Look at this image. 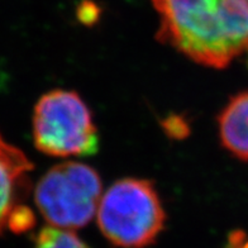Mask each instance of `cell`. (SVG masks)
Masks as SVG:
<instances>
[{"label":"cell","instance_id":"obj_1","mask_svg":"<svg viewBox=\"0 0 248 248\" xmlns=\"http://www.w3.org/2000/svg\"><path fill=\"white\" fill-rule=\"evenodd\" d=\"M157 38L193 61L224 69L248 49V0H152Z\"/></svg>","mask_w":248,"mask_h":248},{"label":"cell","instance_id":"obj_2","mask_svg":"<svg viewBox=\"0 0 248 248\" xmlns=\"http://www.w3.org/2000/svg\"><path fill=\"white\" fill-rule=\"evenodd\" d=\"M96 218L101 233L114 246L143 248L162 232L166 214L154 184L125 177L101 196Z\"/></svg>","mask_w":248,"mask_h":248},{"label":"cell","instance_id":"obj_3","mask_svg":"<svg viewBox=\"0 0 248 248\" xmlns=\"http://www.w3.org/2000/svg\"><path fill=\"white\" fill-rule=\"evenodd\" d=\"M37 150L55 157L90 156L99 150L92 111L75 92L52 90L37 101L33 114Z\"/></svg>","mask_w":248,"mask_h":248},{"label":"cell","instance_id":"obj_4","mask_svg":"<svg viewBox=\"0 0 248 248\" xmlns=\"http://www.w3.org/2000/svg\"><path fill=\"white\" fill-rule=\"evenodd\" d=\"M34 199L41 214L52 227L66 231L82 228L98 210L100 176L84 163H60L39 180Z\"/></svg>","mask_w":248,"mask_h":248},{"label":"cell","instance_id":"obj_5","mask_svg":"<svg viewBox=\"0 0 248 248\" xmlns=\"http://www.w3.org/2000/svg\"><path fill=\"white\" fill-rule=\"evenodd\" d=\"M31 170L32 163L26 155L0 136V233L8 228L10 217L20 205Z\"/></svg>","mask_w":248,"mask_h":248},{"label":"cell","instance_id":"obj_6","mask_svg":"<svg viewBox=\"0 0 248 248\" xmlns=\"http://www.w3.org/2000/svg\"><path fill=\"white\" fill-rule=\"evenodd\" d=\"M219 136L225 150L248 161V92L233 96L218 118Z\"/></svg>","mask_w":248,"mask_h":248},{"label":"cell","instance_id":"obj_7","mask_svg":"<svg viewBox=\"0 0 248 248\" xmlns=\"http://www.w3.org/2000/svg\"><path fill=\"white\" fill-rule=\"evenodd\" d=\"M34 248H90L71 231L46 227L34 239Z\"/></svg>","mask_w":248,"mask_h":248},{"label":"cell","instance_id":"obj_8","mask_svg":"<svg viewBox=\"0 0 248 248\" xmlns=\"http://www.w3.org/2000/svg\"><path fill=\"white\" fill-rule=\"evenodd\" d=\"M33 224H34V217L32 210L24 205H19L10 217L8 228L16 233H22L32 228Z\"/></svg>","mask_w":248,"mask_h":248},{"label":"cell","instance_id":"obj_9","mask_svg":"<svg viewBox=\"0 0 248 248\" xmlns=\"http://www.w3.org/2000/svg\"><path fill=\"white\" fill-rule=\"evenodd\" d=\"M163 128H165L167 136H170L175 140L184 138L189 134V127H187L185 119L179 115H171V117L166 118L163 122Z\"/></svg>","mask_w":248,"mask_h":248},{"label":"cell","instance_id":"obj_10","mask_svg":"<svg viewBox=\"0 0 248 248\" xmlns=\"http://www.w3.org/2000/svg\"><path fill=\"white\" fill-rule=\"evenodd\" d=\"M80 19L84 23H93L95 20V16H98V12L95 10V5H90V8H86V4L82 7V9L78 12Z\"/></svg>","mask_w":248,"mask_h":248},{"label":"cell","instance_id":"obj_11","mask_svg":"<svg viewBox=\"0 0 248 248\" xmlns=\"http://www.w3.org/2000/svg\"><path fill=\"white\" fill-rule=\"evenodd\" d=\"M234 248H248V241H245V237H242L238 241V243H235L233 246Z\"/></svg>","mask_w":248,"mask_h":248},{"label":"cell","instance_id":"obj_12","mask_svg":"<svg viewBox=\"0 0 248 248\" xmlns=\"http://www.w3.org/2000/svg\"><path fill=\"white\" fill-rule=\"evenodd\" d=\"M247 51H248V49H247Z\"/></svg>","mask_w":248,"mask_h":248}]
</instances>
